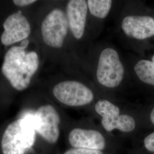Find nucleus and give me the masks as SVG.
I'll return each mask as SVG.
<instances>
[{"label":"nucleus","instance_id":"nucleus-1","mask_svg":"<svg viewBox=\"0 0 154 154\" xmlns=\"http://www.w3.org/2000/svg\"><path fill=\"white\" fill-rule=\"evenodd\" d=\"M25 49L21 46L11 48L6 53L2 66L4 75L18 91L28 88L39 63L37 53L26 52Z\"/></svg>","mask_w":154,"mask_h":154},{"label":"nucleus","instance_id":"nucleus-2","mask_svg":"<svg viewBox=\"0 0 154 154\" xmlns=\"http://www.w3.org/2000/svg\"><path fill=\"white\" fill-rule=\"evenodd\" d=\"M35 135L34 112H25L6 128L1 142L2 154H26L35 143Z\"/></svg>","mask_w":154,"mask_h":154},{"label":"nucleus","instance_id":"nucleus-3","mask_svg":"<svg viewBox=\"0 0 154 154\" xmlns=\"http://www.w3.org/2000/svg\"><path fill=\"white\" fill-rule=\"evenodd\" d=\"M124 74V67L116 50H103L99 55L97 69V78L99 83L109 88H114L121 84Z\"/></svg>","mask_w":154,"mask_h":154},{"label":"nucleus","instance_id":"nucleus-4","mask_svg":"<svg viewBox=\"0 0 154 154\" xmlns=\"http://www.w3.org/2000/svg\"><path fill=\"white\" fill-rule=\"evenodd\" d=\"M69 27L65 13L55 9L45 18L41 25V33L45 43L50 47L60 48L63 44Z\"/></svg>","mask_w":154,"mask_h":154},{"label":"nucleus","instance_id":"nucleus-5","mask_svg":"<svg viewBox=\"0 0 154 154\" xmlns=\"http://www.w3.org/2000/svg\"><path fill=\"white\" fill-rule=\"evenodd\" d=\"M95 110L102 117V125L107 131L118 129L128 132L135 128L136 123L133 117L126 114L120 115L119 108L107 100H98L95 105Z\"/></svg>","mask_w":154,"mask_h":154},{"label":"nucleus","instance_id":"nucleus-6","mask_svg":"<svg viewBox=\"0 0 154 154\" xmlns=\"http://www.w3.org/2000/svg\"><path fill=\"white\" fill-rule=\"evenodd\" d=\"M55 98L69 106L89 104L94 99L93 91L84 84L76 81H66L56 85L53 90Z\"/></svg>","mask_w":154,"mask_h":154},{"label":"nucleus","instance_id":"nucleus-7","mask_svg":"<svg viewBox=\"0 0 154 154\" xmlns=\"http://www.w3.org/2000/svg\"><path fill=\"white\" fill-rule=\"evenodd\" d=\"M36 132L51 144L57 142L60 136V117L55 108L50 105H43L34 112Z\"/></svg>","mask_w":154,"mask_h":154},{"label":"nucleus","instance_id":"nucleus-8","mask_svg":"<svg viewBox=\"0 0 154 154\" xmlns=\"http://www.w3.org/2000/svg\"><path fill=\"white\" fill-rule=\"evenodd\" d=\"M3 26L4 30L1 37L2 44L9 46L28 38L31 28L27 18L21 11L12 14L6 19Z\"/></svg>","mask_w":154,"mask_h":154},{"label":"nucleus","instance_id":"nucleus-9","mask_svg":"<svg viewBox=\"0 0 154 154\" xmlns=\"http://www.w3.org/2000/svg\"><path fill=\"white\" fill-rule=\"evenodd\" d=\"M122 28L127 36L143 40L154 35V18L149 16H128L123 18Z\"/></svg>","mask_w":154,"mask_h":154},{"label":"nucleus","instance_id":"nucleus-10","mask_svg":"<svg viewBox=\"0 0 154 154\" xmlns=\"http://www.w3.org/2000/svg\"><path fill=\"white\" fill-rule=\"evenodd\" d=\"M88 4L85 0H71L67 5V18L72 35L81 38L85 33L88 14Z\"/></svg>","mask_w":154,"mask_h":154},{"label":"nucleus","instance_id":"nucleus-11","mask_svg":"<svg viewBox=\"0 0 154 154\" xmlns=\"http://www.w3.org/2000/svg\"><path fill=\"white\" fill-rule=\"evenodd\" d=\"M69 142L74 148L100 151L104 149L106 141L99 131L94 130L74 128L69 135Z\"/></svg>","mask_w":154,"mask_h":154},{"label":"nucleus","instance_id":"nucleus-12","mask_svg":"<svg viewBox=\"0 0 154 154\" xmlns=\"http://www.w3.org/2000/svg\"><path fill=\"white\" fill-rule=\"evenodd\" d=\"M134 71L143 83L154 86V63L148 60L138 61L134 66Z\"/></svg>","mask_w":154,"mask_h":154},{"label":"nucleus","instance_id":"nucleus-13","mask_svg":"<svg viewBox=\"0 0 154 154\" xmlns=\"http://www.w3.org/2000/svg\"><path fill=\"white\" fill-rule=\"evenodd\" d=\"M88 6L90 13L98 18H104L109 13L112 1L110 0H88Z\"/></svg>","mask_w":154,"mask_h":154},{"label":"nucleus","instance_id":"nucleus-14","mask_svg":"<svg viewBox=\"0 0 154 154\" xmlns=\"http://www.w3.org/2000/svg\"><path fill=\"white\" fill-rule=\"evenodd\" d=\"M63 154H103L101 151L88 149L73 148L67 150Z\"/></svg>","mask_w":154,"mask_h":154},{"label":"nucleus","instance_id":"nucleus-15","mask_svg":"<svg viewBox=\"0 0 154 154\" xmlns=\"http://www.w3.org/2000/svg\"><path fill=\"white\" fill-rule=\"evenodd\" d=\"M144 146L146 149L152 153H154V132L147 135L143 140Z\"/></svg>","mask_w":154,"mask_h":154},{"label":"nucleus","instance_id":"nucleus-16","mask_svg":"<svg viewBox=\"0 0 154 154\" xmlns=\"http://www.w3.org/2000/svg\"><path fill=\"white\" fill-rule=\"evenodd\" d=\"M35 0H14L13 3L18 6H25L29 5L35 2Z\"/></svg>","mask_w":154,"mask_h":154},{"label":"nucleus","instance_id":"nucleus-17","mask_svg":"<svg viewBox=\"0 0 154 154\" xmlns=\"http://www.w3.org/2000/svg\"><path fill=\"white\" fill-rule=\"evenodd\" d=\"M149 119L152 124L154 126V107L151 110L149 114Z\"/></svg>","mask_w":154,"mask_h":154},{"label":"nucleus","instance_id":"nucleus-18","mask_svg":"<svg viewBox=\"0 0 154 154\" xmlns=\"http://www.w3.org/2000/svg\"><path fill=\"white\" fill-rule=\"evenodd\" d=\"M29 40H28V39H26L22 41L20 46H21V47H23V48L26 49V48L28 47V45H29Z\"/></svg>","mask_w":154,"mask_h":154},{"label":"nucleus","instance_id":"nucleus-19","mask_svg":"<svg viewBox=\"0 0 154 154\" xmlns=\"http://www.w3.org/2000/svg\"><path fill=\"white\" fill-rule=\"evenodd\" d=\"M151 61H152L154 63V54L152 55V58H151Z\"/></svg>","mask_w":154,"mask_h":154}]
</instances>
